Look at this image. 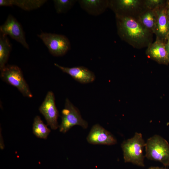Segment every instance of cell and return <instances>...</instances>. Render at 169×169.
Segmentation results:
<instances>
[{
  "label": "cell",
  "instance_id": "obj_17",
  "mask_svg": "<svg viewBox=\"0 0 169 169\" xmlns=\"http://www.w3.org/2000/svg\"><path fill=\"white\" fill-rule=\"evenodd\" d=\"M12 46L7 36L0 34V69L6 65Z\"/></svg>",
  "mask_w": 169,
  "mask_h": 169
},
{
  "label": "cell",
  "instance_id": "obj_8",
  "mask_svg": "<svg viewBox=\"0 0 169 169\" xmlns=\"http://www.w3.org/2000/svg\"><path fill=\"white\" fill-rule=\"evenodd\" d=\"M0 31L4 35L9 36L26 49H29L22 26L12 15H9L5 22L0 26Z\"/></svg>",
  "mask_w": 169,
  "mask_h": 169
},
{
  "label": "cell",
  "instance_id": "obj_5",
  "mask_svg": "<svg viewBox=\"0 0 169 169\" xmlns=\"http://www.w3.org/2000/svg\"><path fill=\"white\" fill-rule=\"evenodd\" d=\"M61 121L59 130L61 133H66L75 125H79L83 129L88 127V123L82 118L79 109L66 98L64 108L62 111Z\"/></svg>",
  "mask_w": 169,
  "mask_h": 169
},
{
  "label": "cell",
  "instance_id": "obj_10",
  "mask_svg": "<svg viewBox=\"0 0 169 169\" xmlns=\"http://www.w3.org/2000/svg\"><path fill=\"white\" fill-rule=\"evenodd\" d=\"M54 65L63 72L66 73L77 81L82 84H87L94 81L95 78L93 72L82 66L67 67L59 65L57 63Z\"/></svg>",
  "mask_w": 169,
  "mask_h": 169
},
{
  "label": "cell",
  "instance_id": "obj_7",
  "mask_svg": "<svg viewBox=\"0 0 169 169\" xmlns=\"http://www.w3.org/2000/svg\"><path fill=\"white\" fill-rule=\"evenodd\" d=\"M39 110L44 117L47 125L51 129L56 130L59 128L58 119L59 113L55 104V96L52 91L47 92L39 108Z\"/></svg>",
  "mask_w": 169,
  "mask_h": 169
},
{
  "label": "cell",
  "instance_id": "obj_4",
  "mask_svg": "<svg viewBox=\"0 0 169 169\" xmlns=\"http://www.w3.org/2000/svg\"><path fill=\"white\" fill-rule=\"evenodd\" d=\"M0 70V77L3 81L17 88L23 96L29 98L33 97L22 72L18 66L8 65Z\"/></svg>",
  "mask_w": 169,
  "mask_h": 169
},
{
  "label": "cell",
  "instance_id": "obj_24",
  "mask_svg": "<svg viewBox=\"0 0 169 169\" xmlns=\"http://www.w3.org/2000/svg\"><path fill=\"white\" fill-rule=\"evenodd\" d=\"M166 8H169V0L166 1Z\"/></svg>",
  "mask_w": 169,
  "mask_h": 169
},
{
  "label": "cell",
  "instance_id": "obj_23",
  "mask_svg": "<svg viewBox=\"0 0 169 169\" xmlns=\"http://www.w3.org/2000/svg\"><path fill=\"white\" fill-rule=\"evenodd\" d=\"M166 12H167V15L168 18V19L169 20V8H166Z\"/></svg>",
  "mask_w": 169,
  "mask_h": 169
},
{
  "label": "cell",
  "instance_id": "obj_25",
  "mask_svg": "<svg viewBox=\"0 0 169 169\" xmlns=\"http://www.w3.org/2000/svg\"><path fill=\"white\" fill-rule=\"evenodd\" d=\"M167 40H169V31L168 33L166 38V40L167 41Z\"/></svg>",
  "mask_w": 169,
  "mask_h": 169
},
{
  "label": "cell",
  "instance_id": "obj_1",
  "mask_svg": "<svg viewBox=\"0 0 169 169\" xmlns=\"http://www.w3.org/2000/svg\"><path fill=\"white\" fill-rule=\"evenodd\" d=\"M115 16L118 33L121 39L137 48L148 47L152 43V33L143 27L136 18Z\"/></svg>",
  "mask_w": 169,
  "mask_h": 169
},
{
  "label": "cell",
  "instance_id": "obj_21",
  "mask_svg": "<svg viewBox=\"0 0 169 169\" xmlns=\"http://www.w3.org/2000/svg\"><path fill=\"white\" fill-rule=\"evenodd\" d=\"M165 47L169 57V40H167L166 42Z\"/></svg>",
  "mask_w": 169,
  "mask_h": 169
},
{
  "label": "cell",
  "instance_id": "obj_16",
  "mask_svg": "<svg viewBox=\"0 0 169 169\" xmlns=\"http://www.w3.org/2000/svg\"><path fill=\"white\" fill-rule=\"evenodd\" d=\"M137 19L146 29L152 33H154L156 21L155 10L145 7L137 15Z\"/></svg>",
  "mask_w": 169,
  "mask_h": 169
},
{
  "label": "cell",
  "instance_id": "obj_13",
  "mask_svg": "<svg viewBox=\"0 0 169 169\" xmlns=\"http://www.w3.org/2000/svg\"><path fill=\"white\" fill-rule=\"evenodd\" d=\"M156 21L154 33L156 38L166 42V38L169 31V20L165 5L156 9Z\"/></svg>",
  "mask_w": 169,
  "mask_h": 169
},
{
  "label": "cell",
  "instance_id": "obj_12",
  "mask_svg": "<svg viewBox=\"0 0 169 169\" xmlns=\"http://www.w3.org/2000/svg\"><path fill=\"white\" fill-rule=\"evenodd\" d=\"M138 0H109V7L115 13V15H128L130 12L141 8L144 2Z\"/></svg>",
  "mask_w": 169,
  "mask_h": 169
},
{
  "label": "cell",
  "instance_id": "obj_9",
  "mask_svg": "<svg viewBox=\"0 0 169 169\" xmlns=\"http://www.w3.org/2000/svg\"><path fill=\"white\" fill-rule=\"evenodd\" d=\"M86 140L93 145H112L117 143L114 136L99 124H95L91 127Z\"/></svg>",
  "mask_w": 169,
  "mask_h": 169
},
{
  "label": "cell",
  "instance_id": "obj_18",
  "mask_svg": "<svg viewBox=\"0 0 169 169\" xmlns=\"http://www.w3.org/2000/svg\"><path fill=\"white\" fill-rule=\"evenodd\" d=\"M33 131L37 137L46 139L50 132V130L43 122L40 117L37 115L34 119Z\"/></svg>",
  "mask_w": 169,
  "mask_h": 169
},
{
  "label": "cell",
  "instance_id": "obj_2",
  "mask_svg": "<svg viewBox=\"0 0 169 169\" xmlns=\"http://www.w3.org/2000/svg\"><path fill=\"white\" fill-rule=\"evenodd\" d=\"M145 145L142 135L140 133H135L132 137L123 141L121 147L125 162L144 166L143 150Z\"/></svg>",
  "mask_w": 169,
  "mask_h": 169
},
{
  "label": "cell",
  "instance_id": "obj_15",
  "mask_svg": "<svg viewBox=\"0 0 169 169\" xmlns=\"http://www.w3.org/2000/svg\"><path fill=\"white\" fill-rule=\"evenodd\" d=\"M47 1L46 0H0V6H16L24 10L29 11L40 8Z\"/></svg>",
  "mask_w": 169,
  "mask_h": 169
},
{
  "label": "cell",
  "instance_id": "obj_11",
  "mask_svg": "<svg viewBox=\"0 0 169 169\" xmlns=\"http://www.w3.org/2000/svg\"><path fill=\"white\" fill-rule=\"evenodd\" d=\"M166 42L157 38L148 46L147 56L160 64H169V57L165 47Z\"/></svg>",
  "mask_w": 169,
  "mask_h": 169
},
{
  "label": "cell",
  "instance_id": "obj_20",
  "mask_svg": "<svg viewBox=\"0 0 169 169\" xmlns=\"http://www.w3.org/2000/svg\"><path fill=\"white\" fill-rule=\"evenodd\" d=\"M166 1L163 0H146L144 1V7L155 10L165 5Z\"/></svg>",
  "mask_w": 169,
  "mask_h": 169
},
{
  "label": "cell",
  "instance_id": "obj_6",
  "mask_svg": "<svg viewBox=\"0 0 169 169\" xmlns=\"http://www.w3.org/2000/svg\"><path fill=\"white\" fill-rule=\"evenodd\" d=\"M38 36L41 39L49 52L54 56H63L70 49V41L64 35L42 32L38 34Z\"/></svg>",
  "mask_w": 169,
  "mask_h": 169
},
{
  "label": "cell",
  "instance_id": "obj_19",
  "mask_svg": "<svg viewBox=\"0 0 169 169\" xmlns=\"http://www.w3.org/2000/svg\"><path fill=\"white\" fill-rule=\"evenodd\" d=\"M56 13H64L70 9L78 1L76 0H54L53 1Z\"/></svg>",
  "mask_w": 169,
  "mask_h": 169
},
{
  "label": "cell",
  "instance_id": "obj_3",
  "mask_svg": "<svg viewBox=\"0 0 169 169\" xmlns=\"http://www.w3.org/2000/svg\"><path fill=\"white\" fill-rule=\"evenodd\" d=\"M146 157L158 161L166 166H169V144L163 137L154 135L146 142Z\"/></svg>",
  "mask_w": 169,
  "mask_h": 169
},
{
  "label": "cell",
  "instance_id": "obj_14",
  "mask_svg": "<svg viewBox=\"0 0 169 169\" xmlns=\"http://www.w3.org/2000/svg\"><path fill=\"white\" fill-rule=\"evenodd\" d=\"M81 8L89 14L98 16L103 13L109 7V0H79Z\"/></svg>",
  "mask_w": 169,
  "mask_h": 169
},
{
  "label": "cell",
  "instance_id": "obj_22",
  "mask_svg": "<svg viewBox=\"0 0 169 169\" xmlns=\"http://www.w3.org/2000/svg\"><path fill=\"white\" fill-rule=\"evenodd\" d=\"M148 169H167V168L165 167L158 166H151L149 167Z\"/></svg>",
  "mask_w": 169,
  "mask_h": 169
}]
</instances>
